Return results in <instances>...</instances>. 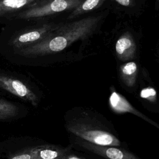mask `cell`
<instances>
[{
	"label": "cell",
	"mask_w": 159,
	"mask_h": 159,
	"mask_svg": "<svg viewBox=\"0 0 159 159\" xmlns=\"http://www.w3.org/2000/svg\"><path fill=\"white\" fill-rule=\"evenodd\" d=\"M102 18V15L89 16L58 25L41 41L19 49V53L25 57H36L61 52L76 41L89 38Z\"/></svg>",
	"instance_id": "cell-1"
},
{
	"label": "cell",
	"mask_w": 159,
	"mask_h": 159,
	"mask_svg": "<svg viewBox=\"0 0 159 159\" xmlns=\"http://www.w3.org/2000/svg\"><path fill=\"white\" fill-rule=\"evenodd\" d=\"M66 128L80 139L96 145L113 147H120L121 145L115 135L86 117L72 119L67 124Z\"/></svg>",
	"instance_id": "cell-2"
},
{
	"label": "cell",
	"mask_w": 159,
	"mask_h": 159,
	"mask_svg": "<svg viewBox=\"0 0 159 159\" xmlns=\"http://www.w3.org/2000/svg\"><path fill=\"white\" fill-rule=\"evenodd\" d=\"M83 0H42L17 16V18L29 19L50 16L74 9Z\"/></svg>",
	"instance_id": "cell-3"
},
{
	"label": "cell",
	"mask_w": 159,
	"mask_h": 159,
	"mask_svg": "<svg viewBox=\"0 0 159 159\" xmlns=\"http://www.w3.org/2000/svg\"><path fill=\"white\" fill-rule=\"evenodd\" d=\"M58 25V24H44L37 28L25 31L16 36L12 40V45L17 49H21L35 44L47 37Z\"/></svg>",
	"instance_id": "cell-4"
},
{
	"label": "cell",
	"mask_w": 159,
	"mask_h": 159,
	"mask_svg": "<svg viewBox=\"0 0 159 159\" xmlns=\"http://www.w3.org/2000/svg\"><path fill=\"white\" fill-rule=\"evenodd\" d=\"M79 145L106 159H140L129 152L117 147L96 145L80 139Z\"/></svg>",
	"instance_id": "cell-5"
},
{
	"label": "cell",
	"mask_w": 159,
	"mask_h": 159,
	"mask_svg": "<svg viewBox=\"0 0 159 159\" xmlns=\"http://www.w3.org/2000/svg\"><path fill=\"white\" fill-rule=\"evenodd\" d=\"M0 88L30 102L34 106L37 105L38 98L36 94L28 86L18 80L0 75Z\"/></svg>",
	"instance_id": "cell-6"
},
{
	"label": "cell",
	"mask_w": 159,
	"mask_h": 159,
	"mask_svg": "<svg viewBox=\"0 0 159 159\" xmlns=\"http://www.w3.org/2000/svg\"><path fill=\"white\" fill-rule=\"evenodd\" d=\"M109 101L111 109L114 112L117 113H131L143 119L146 122L150 123L159 129V124L157 122L153 121V120L148 118L147 116L137 110L123 96L119 94L118 93L115 91L112 92L109 96Z\"/></svg>",
	"instance_id": "cell-7"
},
{
	"label": "cell",
	"mask_w": 159,
	"mask_h": 159,
	"mask_svg": "<svg viewBox=\"0 0 159 159\" xmlns=\"http://www.w3.org/2000/svg\"><path fill=\"white\" fill-rule=\"evenodd\" d=\"M136 50L135 40L129 32L123 33L117 39L115 44V51L120 60L127 61L132 60L135 56Z\"/></svg>",
	"instance_id": "cell-8"
},
{
	"label": "cell",
	"mask_w": 159,
	"mask_h": 159,
	"mask_svg": "<svg viewBox=\"0 0 159 159\" xmlns=\"http://www.w3.org/2000/svg\"><path fill=\"white\" fill-rule=\"evenodd\" d=\"M42 0H0V16L25 7H31Z\"/></svg>",
	"instance_id": "cell-9"
},
{
	"label": "cell",
	"mask_w": 159,
	"mask_h": 159,
	"mask_svg": "<svg viewBox=\"0 0 159 159\" xmlns=\"http://www.w3.org/2000/svg\"><path fill=\"white\" fill-rule=\"evenodd\" d=\"M120 76L122 82L127 87L134 86L137 80L138 66L134 61H129L120 66Z\"/></svg>",
	"instance_id": "cell-10"
},
{
	"label": "cell",
	"mask_w": 159,
	"mask_h": 159,
	"mask_svg": "<svg viewBox=\"0 0 159 159\" xmlns=\"http://www.w3.org/2000/svg\"><path fill=\"white\" fill-rule=\"evenodd\" d=\"M68 153L67 149L52 146H40L34 159H57Z\"/></svg>",
	"instance_id": "cell-11"
},
{
	"label": "cell",
	"mask_w": 159,
	"mask_h": 159,
	"mask_svg": "<svg viewBox=\"0 0 159 159\" xmlns=\"http://www.w3.org/2000/svg\"><path fill=\"white\" fill-rule=\"evenodd\" d=\"M105 0H84L73 9L68 17V19H73L80 15L90 12L101 6Z\"/></svg>",
	"instance_id": "cell-12"
},
{
	"label": "cell",
	"mask_w": 159,
	"mask_h": 159,
	"mask_svg": "<svg viewBox=\"0 0 159 159\" xmlns=\"http://www.w3.org/2000/svg\"><path fill=\"white\" fill-rule=\"evenodd\" d=\"M17 108L12 103L0 99V119L12 117L17 114Z\"/></svg>",
	"instance_id": "cell-13"
},
{
	"label": "cell",
	"mask_w": 159,
	"mask_h": 159,
	"mask_svg": "<svg viewBox=\"0 0 159 159\" xmlns=\"http://www.w3.org/2000/svg\"><path fill=\"white\" fill-rule=\"evenodd\" d=\"M37 147H34L27 151L20 153L12 157L11 159H34L37 150Z\"/></svg>",
	"instance_id": "cell-14"
},
{
	"label": "cell",
	"mask_w": 159,
	"mask_h": 159,
	"mask_svg": "<svg viewBox=\"0 0 159 159\" xmlns=\"http://www.w3.org/2000/svg\"><path fill=\"white\" fill-rule=\"evenodd\" d=\"M140 96L143 98H145L152 101L156 99L157 93L155 90L152 88H147L141 91Z\"/></svg>",
	"instance_id": "cell-15"
},
{
	"label": "cell",
	"mask_w": 159,
	"mask_h": 159,
	"mask_svg": "<svg viewBox=\"0 0 159 159\" xmlns=\"http://www.w3.org/2000/svg\"><path fill=\"white\" fill-rule=\"evenodd\" d=\"M114 1L117 3H119V4L125 7H129L132 4V0H114Z\"/></svg>",
	"instance_id": "cell-16"
},
{
	"label": "cell",
	"mask_w": 159,
	"mask_h": 159,
	"mask_svg": "<svg viewBox=\"0 0 159 159\" xmlns=\"http://www.w3.org/2000/svg\"><path fill=\"white\" fill-rule=\"evenodd\" d=\"M57 159H83V158H80V157L73 155H68L67 153L60 157L59 158H58Z\"/></svg>",
	"instance_id": "cell-17"
},
{
	"label": "cell",
	"mask_w": 159,
	"mask_h": 159,
	"mask_svg": "<svg viewBox=\"0 0 159 159\" xmlns=\"http://www.w3.org/2000/svg\"><path fill=\"white\" fill-rule=\"evenodd\" d=\"M155 10L159 12V0H155Z\"/></svg>",
	"instance_id": "cell-18"
},
{
	"label": "cell",
	"mask_w": 159,
	"mask_h": 159,
	"mask_svg": "<svg viewBox=\"0 0 159 159\" xmlns=\"http://www.w3.org/2000/svg\"><path fill=\"white\" fill-rule=\"evenodd\" d=\"M158 57H159V48H158Z\"/></svg>",
	"instance_id": "cell-19"
}]
</instances>
